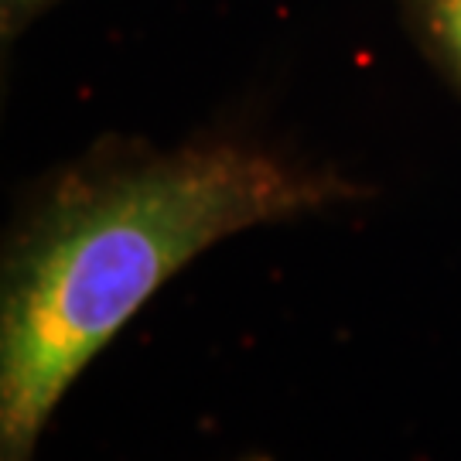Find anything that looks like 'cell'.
<instances>
[{
  "instance_id": "2",
  "label": "cell",
  "mask_w": 461,
  "mask_h": 461,
  "mask_svg": "<svg viewBox=\"0 0 461 461\" xmlns=\"http://www.w3.org/2000/svg\"><path fill=\"white\" fill-rule=\"evenodd\" d=\"M417 32L461 83V0H407Z\"/></svg>"
},
{
  "instance_id": "3",
  "label": "cell",
  "mask_w": 461,
  "mask_h": 461,
  "mask_svg": "<svg viewBox=\"0 0 461 461\" xmlns=\"http://www.w3.org/2000/svg\"><path fill=\"white\" fill-rule=\"evenodd\" d=\"M45 0H0V14H4V28L11 32L14 24H21L24 17L32 14V11H38Z\"/></svg>"
},
{
  "instance_id": "4",
  "label": "cell",
  "mask_w": 461,
  "mask_h": 461,
  "mask_svg": "<svg viewBox=\"0 0 461 461\" xmlns=\"http://www.w3.org/2000/svg\"><path fill=\"white\" fill-rule=\"evenodd\" d=\"M249 461H264V458H249Z\"/></svg>"
},
{
  "instance_id": "1",
  "label": "cell",
  "mask_w": 461,
  "mask_h": 461,
  "mask_svg": "<svg viewBox=\"0 0 461 461\" xmlns=\"http://www.w3.org/2000/svg\"><path fill=\"white\" fill-rule=\"evenodd\" d=\"M366 188L240 140H202L62 178L17 232L0 287V461H32L83 369L178 270L236 232Z\"/></svg>"
}]
</instances>
